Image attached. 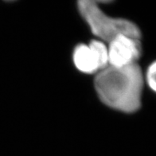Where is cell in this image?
<instances>
[{"label":"cell","mask_w":156,"mask_h":156,"mask_svg":"<svg viewBox=\"0 0 156 156\" xmlns=\"http://www.w3.org/2000/svg\"><path fill=\"white\" fill-rule=\"evenodd\" d=\"M144 76L138 63L107 66L95 76L94 87L102 103L110 108L133 113L140 108Z\"/></svg>","instance_id":"1"},{"label":"cell","mask_w":156,"mask_h":156,"mask_svg":"<svg viewBox=\"0 0 156 156\" xmlns=\"http://www.w3.org/2000/svg\"><path fill=\"white\" fill-rule=\"evenodd\" d=\"M77 9L92 33L98 40L108 44L119 35L141 39V31L133 22L106 15L98 2L82 0L77 2Z\"/></svg>","instance_id":"2"},{"label":"cell","mask_w":156,"mask_h":156,"mask_svg":"<svg viewBox=\"0 0 156 156\" xmlns=\"http://www.w3.org/2000/svg\"><path fill=\"white\" fill-rule=\"evenodd\" d=\"M108 66L123 67L137 63L141 55L140 40L119 35L108 44Z\"/></svg>","instance_id":"3"},{"label":"cell","mask_w":156,"mask_h":156,"mask_svg":"<svg viewBox=\"0 0 156 156\" xmlns=\"http://www.w3.org/2000/svg\"><path fill=\"white\" fill-rule=\"evenodd\" d=\"M73 63L80 72L86 74L97 73L100 67L92 49L86 44L76 45L73 54Z\"/></svg>","instance_id":"4"},{"label":"cell","mask_w":156,"mask_h":156,"mask_svg":"<svg viewBox=\"0 0 156 156\" xmlns=\"http://www.w3.org/2000/svg\"><path fill=\"white\" fill-rule=\"evenodd\" d=\"M88 45L98 62L100 71L108 66V48L106 43L95 39L92 40Z\"/></svg>","instance_id":"5"},{"label":"cell","mask_w":156,"mask_h":156,"mask_svg":"<svg viewBox=\"0 0 156 156\" xmlns=\"http://www.w3.org/2000/svg\"><path fill=\"white\" fill-rule=\"evenodd\" d=\"M145 79L148 86L151 88V90L156 93V62H153L149 66L145 76Z\"/></svg>","instance_id":"6"}]
</instances>
